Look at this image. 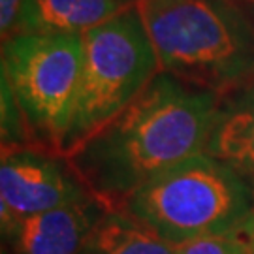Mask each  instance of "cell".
<instances>
[{
    "label": "cell",
    "instance_id": "6da1fadb",
    "mask_svg": "<svg viewBox=\"0 0 254 254\" xmlns=\"http://www.w3.org/2000/svg\"><path fill=\"white\" fill-rule=\"evenodd\" d=\"M218 96L156 73L106 127L64 154L87 192L109 209L194 154L205 153Z\"/></svg>",
    "mask_w": 254,
    "mask_h": 254
},
{
    "label": "cell",
    "instance_id": "7a4b0ae2",
    "mask_svg": "<svg viewBox=\"0 0 254 254\" xmlns=\"http://www.w3.org/2000/svg\"><path fill=\"white\" fill-rule=\"evenodd\" d=\"M160 72L217 96L254 77V19L236 0H139Z\"/></svg>",
    "mask_w": 254,
    "mask_h": 254
},
{
    "label": "cell",
    "instance_id": "3957f363",
    "mask_svg": "<svg viewBox=\"0 0 254 254\" xmlns=\"http://www.w3.org/2000/svg\"><path fill=\"white\" fill-rule=\"evenodd\" d=\"M123 209L177 247L254 217V187L232 166L200 153L145 183Z\"/></svg>",
    "mask_w": 254,
    "mask_h": 254
},
{
    "label": "cell",
    "instance_id": "277c9868",
    "mask_svg": "<svg viewBox=\"0 0 254 254\" xmlns=\"http://www.w3.org/2000/svg\"><path fill=\"white\" fill-rule=\"evenodd\" d=\"M83 36L17 34L2 42V92L19 145L63 154L79 91Z\"/></svg>",
    "mask_w": 254,
    "mask_h": 254
},
{
    "label": "cell",
    "instance_id": "5b68a950",
    "mask_svg": "<svg viewBox=\"0 0 254 254\" xmlns=\"http://www.w3.org/2000/svg\"><path fill=\"white\" fill-rule=\"evenodd\" d=\"M160 73L137 6L83 34L79 91L63 156L115 119Z\"/></svg>",
    "mask_w": 254,
    "mask_h": 254
},
{
    "label": "cell",
    "instance_id": "8992f818",
    "mask_svg": "<svg viewBox=\"0 0 254 254\" xmlns=\"http://www.w3.org/2000/svg\"><path fill=\"white\" fill-rule=\"evenodd\" d=\"M89 196L63 154L27 145L2 147L0 215L4 234L23 218Z\"/></svg>",
    "mask_w": 254,
    "mask_h": 254
},
{
    "label": "cell",
    "instance_id": "52a82bcc",
    "mask_svg": "<svg viewBox=\"0 0 254 254\" xmlns=\"http://www.w3.org/2000/svg\"><path fill=\"white\" fill-rule=\"evenodd\" d=\"M94 196L19 220L4 236L9 254H79L92 226L106 211Z\"/></svg>",
    "mask_w": 254,
    "mask_h": 254
},
{
    "label": "cell",
    "instance_id": "ba28073f",
    "mask_svg": "<svg viewBox=\"0 0 254 254\" xmlns=\"http://www.w3.org/2000/svg\"><path fill=\"white\" fill-rule=\"evenodd\" d=\"M205 153L254 187V77L218 96Z\"/></svg>",
    "mask_w": 254,
    "mask_h": 254
},
{
    "label": "cell",
    "instance_id": "9c48e42d",
    "mask_svg": "<svg viewBox=\"0 0 254 254\" xmlns=\"http://www.w3.org/2000/svg\"><path fill=\"white\" fill-rule=\"evenodd\" d=\"M137 2L139 0H23L11 36H83L137 6Z\"/></svg>",
    "mask_w": 254,
    "mask_h": 254
},
{
    "label": "cell",
    "instance_id": "30bf717a",
    "mask_svg": "<svg viewBox=\"0 0 254 254\" xmlns=\"http://www.w3.org/2000/svg\"><path fill=\"white\" fill-rule=\"evenodd\" d=\"M79 254H175V247L125 209L108 207L92 226Z\"/></svg>",
    "mask_w": 254,
    "mask_h": 254
},
{
    "label": "cell",
    "instance_id": "8fae6325",
    "mask_svg": "<svg viewBox=\"0 0 254 254\" xmlns=\"http://www.w3.org/2000/svg\"><path fill=\"white\" fill-rule=\"evenodd\" d=\"M175 254H254V217L222 234L177 245Z\"/></svg>",
    "mask_w": 254,
    "mask_h": 254
},
{
    "label": "cell",
    "instance_id": "7c38bea8",
    "mask_svg": "<svg viewBox=\"0 0 254 254\" xmlns=\"http://www.w3.org/2000/svg\"><path fill=\"white\" fill-rule=\"evenodd\" d=\"M23 0H0V27H2V42L11 38L17 23L19 9Z\"/></svg>",
    "mask_w": 254,
    "mask_h": 254
},
{
    "label": "cell",
    "instance_id": "4fadbf2b",
    "mask_svg": "<svg viewBox=\"0 0 254 254\" xmlns=\"http://www.w3.org/2000/svg\"><path fill=\"white\" fill-rule=\"evenodd\" d=\"M251 2H253V4H254V0H251Z\"/></svg>",
    "mask_w": 254,
    "mask_h": 254
}]
</instances>
